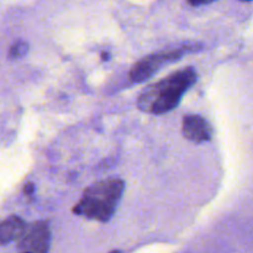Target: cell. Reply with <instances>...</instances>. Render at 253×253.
I'll list each match as a JSON object with an SVG mask.
<instances>
[{
	"instance_id": "2",
	"label": "cell",
	"mask_w": 253,
	"mask_h": 253,
	"mask_svg": "<svg viewBox=\"0 0 253 253\" xmlns=\"http://www.w3.org/2000/svg\"><path fill=\"white\" fill-rule=\"evenodd\" d=\"M124 190L125 182L120 178H109L94 183L86 188L82 199L73 208V212L86 219L109 221L115 214Z\"/></svg>"
},
{
	"instance_id": "6",
	"label": "cell",
	"mask_w": 253,
	"mask_h": 253,
	"mask_svg": "<svg viewBox=\"0 0 253 253\" xmlns=\"http://www.w3.org/2000/svg\"><path fill=\"white\" fill-rule=\"evenodd\" d=\"M26 222L19 216H10L0 222V246L16 241L24 234Z\"/></svg>"
},
{
	"instance_id": "11",
	"label": "cell",
	"mask_w": 253,
	"mask_h": 253,
	"mask_svg": "<svg viewBox=\"0 0 253 253\" xmlns=\"http://www.w3.org/2000/svg\"><path fill=\"white\" fill-rule=\"evenodd\" d=\"M110 253H121L120 251H111Z\"/></svg>"
},
{
	"instance_id": "7",
	"label": "cell",
	"mask_w": 253,
	"mask_h": 253,
	"mask_svg": "<svg viewBox=\"0 0 253 253\" xmlns=\"http://www.w3.org/2000/svg\"><path fill=\"white\" fill-rule=\"evenodd\" d=\"M29 51V44L25 41H16L9 49V58L10 59H19L24 57Z\"/></svg>"
},
{
	"instance_id": "9",
	"label": "cell",
	"mask_w": 253,
	"mask_h": 253,
	"mask_svg": "<svg viewBox=\"0 0 253 253\" xmlns=\"http://www.w3.org/2000/svg\"><path fill=\"white\" fill-rule=\"evenodd\" d=\"M188 2H189V5H192V6H200V5L210 4V1H188Z\"/></svg>"
},
{
	"instance_id": "3",
	"label": "cell",
	"mask_w": 253,
	"mask_h": 253,
	"mask_svg": "<svg viewBox=\"0 0 253 253\" xmlns=\"http://www.w3.org/2000/svg\"><path fill=\"white\" fill-rule=\"evenodd\" d=\"M187 51L188 47H182V48H175L172 51H163L160 53L150 54L138 61L131 68L128 73L130 79L136 83H142L146 79H150L151 77L155 76L162 67L179 61V58H182L187 53Z\"/></svg>"
},
{
	"instance_id": "4",
	"label": "cell",
	"mask_w": 253,
	"mask_h": 253,
	"mask_svg": "<svg viewBox=\"0 0 253 253\" xmlns=\"http://www.w3.org/2000/svg\"><path fill=\"white\" fill-rule=\"evenodd\" d=\"M20 253H48L51 245V229L48 222L36 221L26 225L19 240Z\"/></svg>"
},
{
	"instance_id": "10",
	"label": "cell",
	"mask_w": 253,
	"mask_h": 253,
	"mask_svg": "<svg viewBox=\"0 0 253 253\" xmlns=\"http://www.w3.org/2000/svg\"><path fill=\"white\" fill-rule=\"evenodd\" d=\"M109 57H110V54L106 53V52H103V53H101V58H103V61H108Z\"/></svg>"
},
{
	"instance_id": "5",
	"label": "cell",
	"mask_w": 253,
	"mask_h": 253,
	"mask_svg": "<svg viewBox=\"0 0 253 253\" xmlns=\"http://www.w3.org/2000/svg\"><path fill=\"white\" fill-rule=\"evenodd\" d=\"M183 135L194 143H203L212 137V128L207 119L200 115H188L183 120Z\"/></svg>"
},
{
	"instance_id": "1",
	"label": "cell",
	"mask_w": 253,
	"mask_h": 253,
	"mask_svg": "<svg viewBox=\"0 0 253 253\" xmlns=\"http://www.w3.org/2000/svg\"><path fill=\"white\" fill-rule=\"evenodd\" d=\"M195 82L197 72L192 67L169 74L167 78L148 85L140 94L137 100L138 108L140 110L153 115L168 113L178 106L183 95Z\"/></svg>"
},
{
	"instance_id": "8",
	"label": "cell",
	"mask_w": 253,
	"mask_h": 253,
	"mask_svg": "<svg viewBox=\"0 0 253 253\" xmlns=\"http://www.w3.org/2000/svg\"><path fill=\"white\" fill-rule=\"evenodd\" d=\"M34 192H35L34 183H27V184L24 187V193L26 195H31Z\"/></svg>"
}]
</instances>
